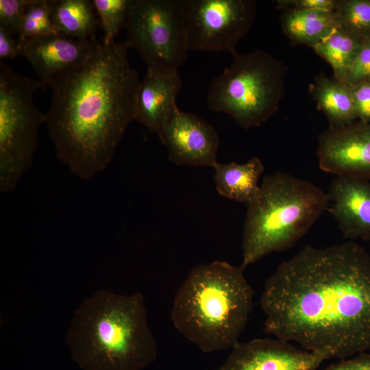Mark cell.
I'll use <instances>...</instances> for the list:
<instances>
[{"label": "cell", "instance_id": "cell-1", "mask_svg": "<svg viewBox=\"0 0 370 370\" xmlns=\"http://www.w3.org/2000/svg\"><path fill=\"white\" fill-rule=\"evenodd\" d=\"M264 331L325 360L370 350V254L349 241L306 246L266 280Z\"/></svg>", "mask_w": 370, "mask_h": 370}, {"label": "cell", "instance_id": "cell-2", "mask_svg": "<svg viewBox=\"0 0 370 370\" xmlns=\"http://www.w3.org/2000/svg\"><path fill=\"white\" fill-rule=\"evenodd\" d=\"M125 40L99 43L84 62L51 81L45 123L58 158L82 180L108 166L134 120L140 84Z\"/></svg>", "mask_w": 370, "mask_h": 370}, {"label": "cell", "instance_id": "cell-3", "mask_svg": "<svg viewBox=\"0 0 370 370\" xmlns=\"http://www.w3.org/2000/svg\"><path fill=\"white\" fill-rule=\"evenodd\" d=\"M66 340L84 370H143L158 356L140 293L97 290L75 310Z\"/></svg>", "mask_w": 370, "mask_h": 370}, {"label": "cell", "instance_id": "cell-4", "mask_svg": "<svg viewBox=\"0 0 370 370\" xmlns=\"http://www.w3.org/2000/svg\"><path fill=\"white\" fill-rule=\"evenodd\" d=\"M244 270L225 261L200 264L175 294L172 323L204 353L231 349L239 343L254 295Z\"/></svg>", "mask_w": 370, "mask_h": 370}, {"label": "cell", "instance_id": "cell-5", "mask_svg": "<svg viewBox=\"0 0 370 370\" xmlns=\"http://www.w3.org/2000/svg\"><path fill=\"white\" fill-rule=\"evenodd\" d=\"M328 206L327 193L308 181L281 171L265 175L247 205L241 266L292 247Z\"/></svg>", "mask_w": 370, "mask_h": 370}, {"label": "cell", "instance_id": "cell-6", "mask_svg": "<svg viewBox=\"0 0 370 370\" xmlns=\"http://www.w3.org/2000/svg\"><path fill=\"white\" fill-rule=\"evenodd\" d=\"M233 56L231 64L211 82L207 104L243 129L259 127L279 110L287 68L261 49Z\"/></svg>", "mask_w": 370, "mask_h": 370}, {"label": "cell", "instance_id": "cell-7", "mask_svg": "<svg viewBox=\"0 0 370 370\" xmlns=\"http://www.w3.org/2000/svg\"><path fill=\"white\" fill-rule=\"evenodd\" d=\"M41 87L0 62V190H15L23 175L31 167L40 126L45 123L34 103Z\"/></svg>", "mask_w": 370, "mask_h": 370}, {"label": "cell", "instance_id": "cell-8", "mask_svg": "<svg viewBox=\"0 0 370 370\" xmlns=\"http://www.w3.org/2000/svg\"><path fill=\"white\" fill-rule=\"evenodd\" d=\"M125 41L147 69L178 71L189 51L182 0H131Z\"/></svg>", "mask_w": 370, "mask_h": 370}, {"label": "cell", "instance_id": "cell-9", "mask_svg": "<svg viewBox=\"0 0 370 370\" xmlns=\"http://www.w3.org/2000/svg\"><path fill=\"white\" fill-rule=\"evenodd\" d=\"M189 50L233 56L257 15L254 0H182Z\"/></svg>", "mask_w": 370, "mask_h": 370}, {"label": "cell", "instance_id": "cell-10", "mask_svg": "<svg viewBox=\"0 0 370 370\" xmlns=\"http://www.w3.org/2000/svg\"><path fill=\"white\" fill-rule=\"evenodd\" d=\"M170 161L178 166H210L218 163L219 137L209 123L177 107L157 133Z\"/></svg>", "mask_w": 370, "mask_h": 370}, {"label": "cell", "instance_id": "cell-11", "mask_svg": "<svg viewBox=\"0 0 370 370\" xmlns=\"http://www.w3.org/2000/svg\"><path fill=\"white\" fill-rule=\"evenodd\" d=\"M317 156L326 173L370 180V123L328 127L318 137Z\"/></svg>", "mask_w": 370, "mask_h": 370}, {"label": "cell", "instance_id": "cell-12", "mask_svg": "<svg viewBox=\"0 0 370 370\" xmlns=\"http://www.w3.org/2000/svg\"><path fill=\"white\" fill-rule=\"evenodd\" d=\"M321 355L275 338L238 343L219 370H317Z\"/></svg>", "mask_w": 370, "mask_h": 370}, {"label": "cell", "instance_id": "cell-13", "mask_svg": "<svg viewBox=\"0 0 370 370\" xmlns=\"http://www.w3.org/2000/svg\"><path fill=\"white\" fill-rule=\"evenodd\" d=\"M18 39L20 56L27 60L43 89L58 73L89 58L99 44L95 37L82 40L60 34Z\"/></svg>", "mask_w": 370, "mask_h": 370}, {"label": "cell", "instance_id": "cell-14", "mask_svg": "<svg viewBox=\"0 0 370 370\" xmlns=\"http://www.w3.org/2000/svg\"><path fill=\"white\" fill-rule=\"evenodd\" d=\"M328 210L344 238L370 241V180L336 176L327 193Z\"/></svg>", "mask_w": 370, "mask_h": 370}, {"label": "cell", "instance_id": "cell-15", "mask_svg": "<svg viewBox=\"0 0 370 370\" xmlns=\"http://www.w3.org/2000/svg\"><path fill=\"white\" fill-rule=\"evenodd\" d=\"M181 88L178 71L147 69L137 91L134 120L158 133L177 107Z\"/></svg>", "mask_w": 370, "mask_h": 370}, {"label": "cell", "instance_id": "cell-16", "mask_svg": "<svg viewBox=\"0 0 370 370\" xmlns=\"http://www.w3.org/2000/svg\"><path fill=\"white\" fill-rule=\"evenodd\" d=\"M214 182L222 196L249 204L258 195V184L264 167L262 160L254 157L244 163H217L214 167Z\"/></svg>", "mask_w": 370, "mask_h": 370}, {"label": "cell", "instance_id": "cell-17", "mask_svg": "<svg viewBox=\"0 0 370 370\" xmlns=\"http://www.w3.org/2000/svg\"><path fill=\"white\" fill-rule=\"evenodd\" d=\"M309 92L326 116L328 127H341L358 120L351 87L345 82L320 74L310 84Z\"/></svg>", "mask_w": 370, "mask_h": 370}, {"label": "cell", "instance_id": "cell-18", "mask_svg": "<svg viewBox=\"0 0 370 370\" xmlns=\"http://www.w3.org/2000/svg\"><path fill=\"white\" fill-rule=\"evenodd\" d=\"M283 32L293 45L312 48L336 25L334 12L321 10H281Z\"/></svg>", "mask_w": 370, "mask_h": 370}, {"label": "cell", "instance_id": "cell-19", "mask_svg": "<svg viewBox=\"0 0 370 370\" xmlns=\"http://www.w3.org/2000/svg\"><path fill=\"white\" fill-rule=\"evenodd\" d=\"M92 1L52 0L51 18L58 34L76 39L95 38L99 25Z\"/></svg>", "mask_w": 370, "mask_h": 370}, {"label": "cell", "instance_id": "cell-20", "mask_svg": "<svg viewBox=\"0 0 370 370\" xmlns=\"http://www.w3.org/2000/svg\"><path fill=\"white\" fill-rule=\"evenodd\" d=\"M364 38L336 25L312 49L332 67L333 77L344 82Z\"/></svg>", "mask_w": 370, "mask_h": 370}, {"label": "cell", "instance_id": "cell-21", "mask_svg": "<svg viewBox=\"0 0 370 370\" xmlns=\"http://www.w3.org/2000/svg\"><path fill=\"white\" fill-rule=\"evenodd\" d=\"M334 14L338 25L370 38V0H340Z\"/></svg>", "mask_w": 370, "mask_h": 370}, {"label": "cell", "instance_id": "cell-22", "mask_svg": "<svg viewBox=\"0 0 370 370\" xmlns=\"http://www.w3.org/2000/svg\"><path fill=\"white\" fill-rule=\"evenodd\" d=\"M92 3L103 31L102 43L108 45L125 28L131 0H92Z\"/></svg>", "mask_w": 370, "mask_h": 370}, {"label": "cell", "instance_id": "cell-23", "mask_svg": "<svg viewBox=\"0 0 370 370\" xmlns=\"http://www.w3.org/2000/svg\"><path fill=\"white\" fill-rule=\"evenodd\" d=\"M51 1L30 0L21 21L18 38H33L58 34L51 18Z\"/></svg>", "mask_w": 370, "mask_h": 370}, {"label": "cell", "instance_id": "cell-24", "mask_svg": "<svg viewBox=\"0 0 370 370\" xmlns=\"http://www.w3.org/2000/svg\"><path fill=\"white\" fill-rule=\"evenodd\" d=\"M30 0H0V27L17 34Z\"/></svg>", "mask_w": 370, "mask_h": 370}, {"label": "cell", "instance_id": "cell-25", "mask_svg": "<svg viewBox=\"0 0 370 370\" xmlns=\"http://www.w3.org/2000/svg\"><path fill=\"white\" fill-rule=\"evenodd\" d=\"M367 81H370V38L364 40L344 79L349 86Z\"/></svg>", "mask_w": 370, "mask_h": 370}, {"label": "cell", "instance_id": "cell-26", "mask_svg": "<svg viewBox=\"0 0 370 370\" xmlns=\"http://www.w3.org/2000/svg\"><path fill=\"white\" fill-rule=\"evenodd\" d=\"M350 87L357 119L370 123V81L352 85Z\"/></svg>", "mask_w": 370, "mask_h": 370}, {"label": "cell", "instance_id": "cell-27", "mask_svg": "<svg viewBox=\"0 0 370 370\" xmlns=\"http://www.w3.org/2000/svg\"><path fill=\"white\" fill-rule=\"evenodd\" d=\"M276 7L280 10H321L334 12L340 0H277Z\"/></svg>", "mask_w": 370, "mask_h": 370}, {"label": "cell", "instance_id": "cell-28", "mask_svg": "<svg viewBox=\"0 0 370 370\" xmlns=\"http://www.w3.org/2000/svg\"><path fill=\"white\" fill-rule=\"evenodd\" d=\"M322 370H370V353L363 352L340 360Z\"/></svg>", "mask_w": 370, "mask_h": 370}, {"label": "cell", "instance_id": "cell-29", "mask_svg": "<svg viewBox=\"0 0 370 370\" xmlns=\"http://www.w3.org/2000/svg\"><path fill=\"white\" fill-rule=\"evenodd\" d=\"M19 54L18 39L14 34L0 27V60L14 59Z\"/></svg>", "mask_w": 370, "mask_h": 370}]
</instances>
